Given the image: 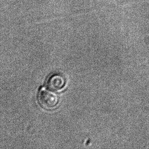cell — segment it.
<instances>
[{
    "instance_id": "1",
    "label": "cell",
    "mask_w": 149,
    "mask_h": 149,
    "mask_svg": "<svg viewBox=\"0 0 149 149\" xmlns=\"http://www.w3.org/2000/svg\"><path fill=\"white\" fill-rule=\"evenodd\" d=\"M38 99L41 106L47 110L55 108L59 102V97L57 94L43 88L40 91Z\"/></svg>"
},
{
    "instance_id": "2",
    "label": "cell",
    "mask_w": 149,
    "mask_h": 149,
    "mask_svg": "<svg viewBox=\"0 0 149 149\" xmlns=\"http://www.w3.org/2000/svg\"><path fill=\"white\" fill-rule=\"evenodd\" d=\"M66 81L64 77L61 74L56 73L51 75L46 83L47 88L54 91H60L64 88Z\"/></svg>"
}]
</instances>
